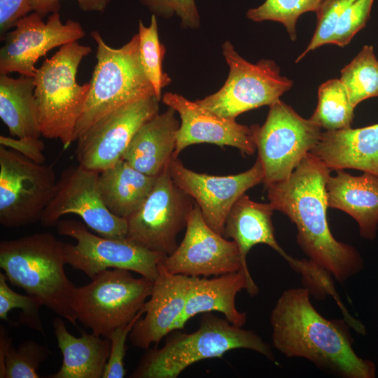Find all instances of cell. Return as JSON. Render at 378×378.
I'll return each mask as SVG.
<instances>
[{
  "label": "cell",
  "mask_w": 378,
  "mask_h": 378,
  "mask_svg": "<svg viewBox=\"0 0 378 378\" xmlns=\"http://www.w3.org/2000/svg\"><path fill=\"white\" fill-rule=\"evenodd\" d=\"M330 172L309 153L288 179L265 188L274 210L295 225L297 242L309 260L344 282L363 270L364 261L354 246L337 241L330 232L326 189Z\"/></svg>",
  "instance_id": "obj_1"
},
{
  "label": "cell",
  "mask_w": 378,
  "mask_h": 378,
  "mask_svg": "<svg viewBox=\"0 0 378 378\" xmlns=\"http://www.w3.org/2000/svg\"><path fill=\"white\" fill-rule=\"evenodd\" d=\"M307 288L284 290L270 315L273 346L287 358H302L344 378H374L376 366L359 357L341 320L323 317Z\"/></svg>",
  "instance_id": "obj_2"
},
{
  "label": "cell",
  "mask_w": 378,
  "mask_h": 378,
  "mask_svg": "<svg viewBox=\"0 0 378 378\" xmlns=\"http://www.w3.org/2000/svg\"><path fill=\"white\" fill-rule=\"evenodd\" d=\"M63 241L50 232L0 242V267L8 281L38 298L49 309L77 327L71 302L75 285L66 276Z\"/></svg>",
  "instance_id": "obj_3"
},
{
  "label": "cell",
  "mask_w": 378,
  "mask_h": 378,
  "mask_svg": "<svg viewBox=\"0 0 378 378\" xmlns=\"http://www.w3.org/2000/svg\"><path fill=\"white\" fill-rule=\"evenodd\" d=\"M161 348L147 349L132 378H176L188 366L208 358H221L227 351L247 349L270 360L271 346L250 330L230 323L211 312L203 313L200 327L192 333L174 330Z\"/></svg>",
  "instance_id": "obj_4"
},
{
  "label": "cell",
  "mask_w": 378,
  "mask_h": 378,
  "mask_svg": "<svg viewBox=\"0 0 378 378\" xmlns=\"http://www.w3.org/2000/svg\"><path fill=\"white\" fill-rule=\"evenodd\" d=\"M90 35L97 44V63L76 126L74 141L112 111L137 99L155 95L141 61L138 34L118 48L107 45L97 31H92Z\"/></svg>",
  "instance_id": "obj_5"
},
{
  "label": "cell",
  "mask_w": 378,
  "mask_h": 378,
  "mask_svg": "<svg viewBox=\"0 0 378 378\" xmlns=\"http://www.w3.org/2000/svg\"><path fill=\"white\" fill-rule=\"evenodd\" d=\"M91 48L78 41L67 43L46 58L34 76L41 133L59 140L64 149L74 142V135L90 84L79 85L78 66Z\"/></svg>",
  "instance_id": "obj_6"
},
{
  "label": "cell",
  "mask_w": 378,
  "mask_h": 378,
  "mask_svg": "<svg viewBox=\"0 0 378 378\" xmlns=\"http://www.w3.org/2000/svg\"><path fill=\"white\" fill-rule=\"evenodd\" d=\"M89 284L76 287L72 307L77 320L92 332L104 337L129 323L150 297L153 281L135 278L131 271L112 269L91 278Z\"/></svg>",
  "instance_id": "obj_7"
},
{
  "label": "cell",
  "mask_w": 378,
  "mask_h": 378,
  "mask_svg": "<svg viewBox=\"0 0 378 378\" xmlns=\"http://www.w3.org/2000/svg\"><path fill=\"white\" fill-rule=\"evenodd\" d=\"M265 188L285 181L318 143L321 127L279 99L270 105L262 126H251Z\"/></svg>",
  "instance_id": "obj_8"
},
{
  "label": "cell",
  "mask_w": 378,
  "mask_h": 378,
  "mask_svg": "<svg viewBox=\"0 0 378 378\" xmlns=\"http://www.w3.org/2000/svg\"><path fill=\"white\" fill-rule=\"evenodd\" d=\"M222 52L230 67L225 84L216 92L195 101L220 117L235 120L244 112L270 106L293 85L291 80L280 74L279 67L272 59L250 63L230 41L223 44Z\"/></svg>",
  "instance_id": "obj_9"
},
{
  "label": "cell",
  "mask_w": 378,
  "mask_h": 378,
  "mask_svg": "<svg viewBox=\"0 0 378 378\" xmlns=\"http://www.w3.org/2000/svg\"><path fill=\"white\" fill-rule=\"evenodd\" d=\"M51 165L0 146V223L18 227L41 220L57 185Z\"/></svg>",
  "instance_id": "obj_10"
},
{
  "label": "cell",
  "mask_w": 378,
  "mask_h": 378,
  "mask_svg": "<svg viewBox=\"0 0 378 378\" xmlns=\"http://www.w3.org/2000/svg\"><path fill=\"white\" fill-rule=\"evenodd\" d=\"M86 225L76 220H59L57 232L76 240L64 243L66 264L92 278L108 269L134 272L154 281L158 265L166 255L146 248L125 239H113L91 233Z\"/></svg>",
  "instance_id": "obj_11"
},
{
  "label": "cell",
  "mask_w": 378,
  "mask_h": 378,
  "mask_svg": "<svg viewBox=\"0 0 378 378\" xmlns=\"http://www.w3.org/2000/svg\"><path fill=\"white\" fill-rule=\"evenodd\" d=\"M192 200L173 181L169 164L141 206L126 218L127 238L149 250L172 254L178 246L177 235L186 227Z\"/></svg>",
  "instance_id": "obj_12"
},
{
  "label": "cell",
  "mask_w": 378,
  "mask_h": 378,
  "mask_svg": "<svg viewBox=\"0 0 378 378\" xmlns=\"http://www.w3.org/2000/svg\"><path fill=\"white\" fill-rule=\"evenodd\" d=\"M99 174L79 164L64 169L57 179L55 195L42 214L41 225H56L62 216L73 214L102 237L127 238V220L115 216L106 206L99 190Z\"/></svg>",
  "instance_id": "obj_13"
},
{
  "label": "cell",
  "mask_w": 378,
  "mask_h": 378,
  "mask_svg": "<svg viewBox=\"0 0 378 378\" xmlns=\"http://www.w3.org/2000/svg\"><path fill=\"white\" fill-rule=\"evenodd\" d=\"M159 102L154 94L143 97L94 123L76 141L78 164L99 173L122 160L139 128L158 113Z\"/></svg>",
  "instance_id": "obj_14"
},
{
  "label": "cell",
  "mask_w": 378,
  "mask_h": 378,
  "mask_svg": "<svg viewBox=\"0 0 378 378\" xmlns=\"http://www.w3.org/2000/svg\"><path fill=\"white\" fill-rule=\"evenodd\" d=\"M84 36L78 22L69 19L64 24L59 12L51 13L44 22L43 17L33 11L20 19L15 29L1 39L4 44L0 49V74L17 72L34 77L39 58L49 50L78 41Z\"/></svg>",
  "instance_id": "obj_15"
},
{
  "label": "cell",
  "mask_w": 378,
  "mask_h": 378,
  "mask_svg": "<svg viewBox=\"0 0 378 378\" xmlns=\"http://www.w3.org/2000/svg\"><path fill=\"white\" fill-rule=\"evenodd\" d=\"M184 237L176 250L161 260L172 274L189 276H219L242 269L235 241H229L204 221L195 202L186 225Z\"/></svg>",
  "instance_id": "obj_16"
},
{
  "label": "cell",
  "mask_w": 378,
  "mask_h": 378,
  "mask_svg": "<svg viewBox=\"0 0 378 378\" xmlns=\"http://www.w3.org/2000/svg\"><path fill=\"white\" fill-rule=\"evenodd\" d=\"M174 183L200 206L203 218L215 232L223 235L227 216L235 202L248 189L264 182L260 160L247 171L229 176L200 174L187 169L178 158L169 162Z\"/></svg>",
  "instance_id": "obj_17"
},
{
  "label": "cell",
  "mask_w": 378,
  "mask_h": 378,
  "mask_svg": "<svg viewBox=\"0 0 378 378\" xmlns=\"http://www.w3.org/2000/svg\"><path fill=\"white\" fill-rule=\"evenodd\" d=\"M162 101L181 118L173 158H178L187 146L201 143L234 147L246 155H253L256 150L251 127L220 117L178 94L166 92Z\"/></svg>",
  "instance_id": "obj_18"
},
{
  "label": "cell",
  "mask_w": 378,
  "mask_h": 378,
  "mask_svg": "<svg viewBox=\"0 0 378 378\" xmlns=\"http://www.w3.org/2000/svg\"><path fill=\"white\" fill-rule=\"evenodd\" d=\"M192 276L172 274L160 262L149 300L143 306L144 317L134 323L130 335L131 343L147 349L175 330L183 312Z\"/></svg>",
  "instance_id": "obj_19"
},
{
  "label": "cell",
  "mask_w": 378,
  "mask_h": 378,
  "mask_svg": "<svg viewBox=\"0 0 378 378\" xmlns=\"http://www.w3.org/2000/svg\"><path fill=\"white\" fill-rule=\"evenodd\" d=\"M243 289L251 296L258 293L253 279L241 269L211 279L192 276L186 305L175 330L183 329L197 314L211 312H219L230 323L242 327L246 322V314L237 309L235 298Z\"/></svg>",
  "instance_id": "obj_20"
},
{
  "label": "cell",
  "mask_w": 378,
  "mask_h": 378,
  "mask_svg": "<svg viewBox=\"0 0 378 378\" xmlns=\"http://www.w3.org/2000/svg\"><path fill=\"white\" fill-rule=\"evenodd\" d=\"M274 209L272 205L253 201L246 194L242 195L233 204L225 223L223 236L232 238L237 244L242 262V270L251 279L246 256L256 244H264L279 253L291 267L300 272L304 260L288 255L276 240L272 221Z\"/></svg>",
  "instance_id": "obj_21"
},
{
  "label": "cell",
  "mask_w": 378,
  "mask_h": 378,
  "mask_svg": "<svg viewBox=\"0 0 378 378\" xmlns=\"http://www.w3.org/2000/svg\"><path fill=\"white\" fill-rule=\"evenodd\" d=\"M310 153L330 170L354 169L378 176V123L322 132Z\"/></svg>",
  "instance_id": "obj_22"
},
{
  "label": "cell",
  "mask_w": 378,
  "mask_h": 378,
  "mask_svg": "<svg viewBox=\"0 0 378 378\" xmlns=\"http://www.w3.org/2000/svg\"><path fill=\"white\" fill-rule=\"evenodd\" d=\"M336 172L326 185L328 206L349 214L358 223L360 236L374 240L378 227V176L368 172L353 176L344 169Z\"/></svg>",
  "instance_id": "obj_23"
},
{
  "label": "cell",
  "mask_w": 378,
  "mask_h": 378,
  "mask_svg": "<svg viewBox=\"0 0 378 378\" xmlns=\"http://www.w3.org/2000/svg\"><path fill=\"white\" fill-rule=\"evenodd\" d=\"M169 107L145 122L134 136L122 159L141 172L156 176L169 164L180 127Z\"/></svg>",
  "instance_id": "obj_24"
},
{
  "label": "cell",
  "mask_w": 378,
  "mask_h": 378,
  "mask_svg": "<svg viewBox=\"0 0 378 378\" xmlns=\"http://www.w3.org/2000/svg\"><path fill=\"white\" fill-rule=\"evenodd\" d=\"M63 360L60 369L48 378H102L111 351V340L80 331L76 337L69 332L62 317L52 321Z\"/></svg>",
  "instance_id": "obj_25"
},
{
  "label": "cell",
  "mask_w": 378,
  "mask_h": 378,
  "mask_svg": "<svg viewBox=\"0 0 378 378\" xmlns=\"http://www.w3.org/2000/svg\"><path fill=\"white\" fill-rule=\"evenodd\" d=\"M374 0H324L316 12L315 32L298 62L309 52L326 44L344 47L369 20Z\"/></svg>",
  "instance_id": "obj_26"
},
{
  "label": "cell",
  "mask_w": 378,
  "mask_h": 378,
  "mask_svg": "<svg viewBox=\"0 0 378 378\" xmlns=\"http://www.w3.org/2000/svg\"><path fill=\"white\" fill-rule=\"evenodd\" d=\"M156 176L145 174L122 159L99 174V187L107 209L127 218L143 204Z\"/></svg>",
  "instance_id": "obj_27"
},
{
  "label": "cell",
  "mask_w": 378,
  "mask_h": 378,
  "mask_svg": "<svg viewBox=\"0 0 378 378\" xmlns=\"http://www.w3.org/2000/svg\"><path fill=\"white\" fill-rule=\"evenodd\" d=\"M34 90V77L0 74V118L13 136L41 135Z\"/></svg>",
  "instance_id": "obj_28"
},
{
  "label": "cell",
  "mask_w": 378,
  "mask_h": 378,
  "mask_svg": "<svg viewBox=\"0 0 378 378\" xmlns=\"http://www.w3.org/2000/svg\"><path fill=\"white\" fill-rule=\"evenodd\" d=\"M49 354L48 348L31 340L14 348L6 328L0 326L1 378H38L40 365Z\"/></svg>",
  "instance_id": "obj_29"
},
{
  "label": "cell",
  "mask_w": 378,
  "mask_h": 378,
  "mask_svg": "<svg viewBox=\"0 0 378 378\" xmlns=\"http://www.w3.org/2000/svg\"><path fill=\"white\" fill-rule=\"evenodd\" d=\"M354 108L340 79H330L319 86L317 106L309 119L326 131L346 129L353 122Z\"/></svg>",
  "instance_id": "obj_30"
},
{
  "label": "cell",
  "mask_w": 378,
  "mask_h": 378,
  "mask_svg": "<svg viewBox=\"0 0 378 378\" xmlns=\"http://www.w3.org/2000/svg\"><path fill=\"white\" fill-rule=\"evenodd\" d=\"M340 79L345 85L354 107L365 99L378 97V60L373 47L364 46L341 70Z\"/></svg>",
  "instance_id": "obj_31"
},
{
  "label": "cell",
  "mask_w": 378,
  "mask_h": 378,
  "mask_svg": "<svg viewBox=\"0 0 378 378\" xmlns=\"http://www.w3.org/2000/svg\"><path fill=\"white\" fill-rule=\"evenodd\" d=\"M138 35L142 66L153 85L155 97L160 101L162 89L171 82V79L162 71V60L166 49L159 40L155 15L152 14L148 27H146L141 20L139 21Z\"/></svg>",
  "instance_id": "obj_32"
},
{
  "label": "cell",
  "mask_w": 378,
  "mask_h": 378,
  "mask_svg": "<svg viewBox=\"0 0 378 378\" xmlns=\"http://www.w3.org/2000/svg\"><path fill=\"white\" fill-rule=\"evenodd\" d=\"M324 0H265L257 8L246 13L255 22L271 20L281 23L292 41L297 38L296 24L298 18L307 12H317Z\"/></svg>",
  "instance_id": "obj_33"
},
{
  "label": "cell",
  "mask_w": 378,
  "mask_h": 378,
  "mask_svg": "<svg viewBox=\"0 0 378 378\" xmlns=\"http://www.w3.org/2000/svg\"><path fill=\"white\" fill-rule=\"evenodd\" d=\"M8 279L4 273L0 272V318L13 326L8 318V312L13 309H21L18 323L44 334L39 309L43 305L36 297L22 295L15 292L7 284Z\"/></svg>",
  "instance_id": "obj_34"
},
{
  "label": "cell",
  "mask_w": 378,
  "mask_h": 378,
  "mask_svg": "<svg viewBox=\"0 0 378 378\" xmlns=\"http://www.w3.org/2000/svg\"><path fill=\"white\" fill-rule=\"evenodd\" d=\"M155 16L169 18L176 15L183 28L196 29L200 18L195 0H139Z\"/></svg>",
  "instance_id": "obj_35"
},
{
  "label": "cell",
  "mask_w": 378,
  "mask_h": 378,
  "mask_svg": "<svg viewBox=\"0 0 378 378\" xmlns=\"http://www.w3.org/2000/svg\"><path fill=\"white\" fill-rule=\"evenodd\" d=\"M144 314L142 307L127 324L115 328L108 337L111 340V351L102 378H122L126 374L124 358L126 354L127 338L136 323Z\"/></svg>",
  "instance_id": "obj_36"
},
{
  "label": "cell",
  "mask_w": 378,
  "mask_h": 378,
  "mask_svg": "<svg viewBox=\"0 0 378 378\" xmlns=\"http://www.w3.org/2000/svg\"><path fill=\"white\" fill-rule=\"evenodd\" d=\"M34 11L33 0H0L1 40L20 19Z\"/></svg>",
  "instance_id": "obj_37"
},
{
  "label": "cell",
  "mask_w": 378,
  "mask_h": 378,
  "mask_svg": "<svg viewBox=\"0 0 378 378\" xmlns=\"http://www.w3.org/2000/svg\"><path fill=\"white\" fill-rule=\"evenodd\" d=\"M0 144L1 146L14 150L36 163L44 164V143L39 138L13 139L1 135Z\"/></svg>",
  "instance_id": "obj_38"
},
{
  "label": "cell",
  "mask_w": 378,
  "mask_h": 378,
  "mask_svg": "<svg viewBox=\"0 0 378 378\" xmlns=\"http://www.w3.org/2000/svg\"><path fill=\"white\" fill-rule=\"evenodd\" d=\"M80 10L88 12H104L111 0H76ZM60 0H33L34 11L43 18L48 13L59 12Z\"/></svg>",
  "instance_id": "obj_39"
}]
</instances>
